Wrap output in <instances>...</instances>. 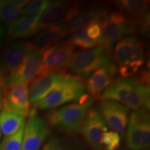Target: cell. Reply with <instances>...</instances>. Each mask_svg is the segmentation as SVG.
Instances as JSON below:
<instances>
[{
	"label": "cell",
	"instance_id": "484cf974",
	"mask_svg": "<svg viewBox=\"0 0 150 150\" xmlns=\"http://www.w3.org/2000/svg\"><path fill=\"white\" fill-rule=\"evenodd\" d=\"M50 2L51 1L48 0H36L29 1V3L22 9L21 15L27 17L41 16L48 8Z\"/></svg>",
	"mask_w": 150,
	"mask_h": 150
},
{
	"label": "cell",
	"instance_id": "ba28073f",
	"mask_svg": "<svg viewBox=\"0 0 150 150\" xmlns=\"http://www.w3.org/2000/svg\"><path fill=\"white\" fill-rule=\"evenodd\" d=\"M108 13V8L97 4L72 3L63 19L70 33L99 20Z\"/></svg>",
	"mask_w": 150,
	"mask_h": 150
},
{
	"label": "cell",
	"instance_id": "3957f363",
	"mask_svg": "<svg viewBox=\"0 0 150 150\" xmlns=\"http://www.w3.org/2000/svg\"><path fill=\"white\" fill-rule=\"evenodd\" d=\"M102 29L101 46L112 52L114 44L127 35L138 33L136 20L127 18L118 11L108 13L99 20Z\"/></svg>",
	"mask_w": 150,
	"mask_h": 150
},
{
	"label": "cell",
	"instance_id": "7a4b0ae2",
	"mask_svg": "<svg viewBox=\"0 0 150 150\" xmlns=\"http://www.w3.org/2000/svg\"><path fill=\"white\" fill-rule=\"evenodd\" d=\"M93 102L94 99L91 97L85 102L53 108L47 113L46 122L48 126L68 134L79 132L86 113Z\"/></svg>",
	"mask_w": 150,
	"mask_h": 150
},
{
	"label": "cell",
	"instance_id": "603a6c76",
	"mask_svg": "<svg viewBox=\"0 0 150 150\" xmlns=\"http://www.w3.org/2000/svg\"><path fill=\"white\" fill-rule=\"evenodd\" d=\"M21 16V10L11 2L10 0H0V20L10 26Z\"/></svg>",
	"mask_w": 150,
	"mask_h": 150
},
{
	"label": "cell",
	"instance_id": "52a82bcc",
	"mask_svg": "<svg viewBox=\"0 0 150 150\" xmlns=\"http://www.w3.org/2000/svg\"><path fill=\"white\" fill-rule=\"evenodd\" d=\"M75 47L68 40H62L42 54V65L38 76L65 73L75 53Z\"/></svg>",
	"mask_w": 150,
	"mask_h": 150
},
{
	"label": "cell",
	"instance_id": "9a60e30c",
	"mask_svg": "<svg viewBox=\"0 0 150 150\" xmlns=\"http://www.w3.org/2000/svg\"><path fill=\"white\" fill-rule=\"evenodd\" d=\"M117 73V65L111 61L105 66L95 71L86 81V91L94 100L99 99L101 95L115 81Z\"/></svg>",
	"mask_w": 150,
	"mask_h": 150
},
{
	"label": "cell",
	"instance_id": "e0dca14e",
	"mask_svg": "<svg viewBox=\"0 0 150 150\" xmlns=\"http://www.w3.org/2000/svg\"><path fill=\"white\" fill-rule=\"evenodd\" d=\"M70 34V31L62 21L37 33L36 36L29 42L31 47L42 54L48 48L61 42Z\"/></svg>",
	"mask_w": 150,
	"mask_h": 150
},
{
	"label": "cell",
	"instance_id": "8d00e7d4",
	"mask_svg": "<svg viewBox=\"0 0 150 150\" xmlns=\"http://www.w3.org/2000/svg\"><path fill=\"white\" fill-rule=\"evenodd\" d=\"M144 150H149V149H144Z\"/></svg>",
	"mask_w": 150,
	"mask_h": 150
},
{
	"label": "cell",
	"instance_id": "9c48e42d",
	"mask_svg": "<svg viewBox=\"0 0 150 150\" xmlns=\"http://www.w3.org/2000/svg\"><path fill=\"white\" fill-rule=\"evenodd\" d=\"M111 57L112 61L119 66L135 62L145 61V44L136 37H125L115 44L111 52Z\"/></svg>",
	"mask_w": 150,
	"mask_h": 150
},
{
	"label": "cell",
	"instance_id": "836d02e7",
	"mask_svg": "<svg viewBox=\"0 0 150 150\" xmlns=\"http://www.w3.org/2000/svg\"><path fill=\"white\" fill-rule=\"evenodd\" d=\"M11 2L17 8H20L22 11V9L26 5L29 3L30 1H27V0H10Z\"/></svg>",
	"mask_w": 150,
	"mask_h": 150
},
{
	"label": "cell",
	"instance_id": "e575fe53",
	"mask_svg": "<svg viewBox=\"0 0 150 150\" xmlns=\"http://www.w3.org/2000/svg\"><path fill=\"white\" fill-rule=\"evenodd\" d=\"M4 35H5L4 26V24L1 22V20H0V50H1V46H2L4 38Z\"/></svg>",
	"mask_w": 150,
	"mask_h": 150
},
{
	"label": "cell",
	"instance_id": "d6a6232c",
	"mask_svg": "<svg viewBox=\"0 0 150 150\" xmlns=\"http://www.w3.org/2000/svg\"><path fill=\"white\" fill-rule=\"evenodd\" d=\"M8 91V87L4 85H0V112L1 111L3 108V102L4 97Z\"/></svg>",
	"mask_w": 150,
	"mask_h": 150
},
{
	"label": "cell",
	"instance_id": "5b68a950",
	"mask_svg": "<svg viewBox=\"0 0 150 150\" xmlns=\"http://www.w3.org/2000/svg\"><path fill=\"white\" fill-rule=\"evenodd\" d=\"M111 52L102 46L75 52L69 69L74 75L86 79L95 71L112 61Z\"/></svg>",
	"mask_w": 150,
	"mask_h": 150
},
{
	"label": "cell",
	"instance_id": "44dd1931",
	"mask_svg": "<svg viewBox=\"0 0 150 150\" xmlns=\"http://www.w3.org/2000/svg\"><path fill=\"white\" fill-rule=\"evenodd\" d=\"M117 11L127 18L138 20L149 11V1L146 0H120L115 1Z\"/></svg>",
	"mask_w": 150,
	"mask_h": 150
},
{
	"label": "cell",
	"instance_id": "7c38bea8",
	"mask_svg": "<svg viewBox=\"0 0 150 150\" xmlns=\"http://www.w3.org/2000/svg\"><path fill=\"white\" fill-rule=\"evenodd\" d=\"M41 65L42 54L31 47L30 45L29 50H28L27 56L22 65L9 79L8 88L19 84H29L38 76L41 70Z\"/></svg>",
	"mask_w": 150,
	"mask_h": 150
},
{
	"label": "cell",
	"instance_id": "cb8c5ba5",
	"mask_svg": "<svg viewBox=\"0 0 150 150\" xmlns=\"http://www.w3.org/2000/svg\"><path fill=\"white\" fill-rule=\"evenodd\" d=\"M69 41L75 47H78L86 50L101 46L100 41L93 40L88 36L85 27L74 32L73 35L69 39Z\"/></svg>",
	"mask_w": 150,
	"mask_h": 150
},
{
	"label": "cell",
	"instance_id": "2e32d148",
	"mask_svg": "<svg viewBox=\"0 0 150 150\" xmlns=\"http://www.w3.org/2000/svg\"><path fill=\"white\" fill-rule=\"evenodd\" d=\"M31 103L27 83L19 84L8 89L3 102V110L27 117Z\"/></svg>",
	"mask_w": 150,
	"mask_h": 150
},
{
	"label": "cell",
	"instance_id": "d4e9b609",
	"mask_svg": "<svg viewBox=\"0 0 150 150\" xmlns=\"http://www.w3.org/2000/svg\"><path fill=\"white\" fill-rule=\"evenodd\" d=\"M42 150H81L77 142L62 137H53L43 145Z\"/></svg>",
	"mask_w": 150,
	"mask_h": 150
},
{
	"label": "cell",
	"instance_id": "83f0119b",
	"mask_svg": "<svg viewBox=\"0 0 150 150\" xmlns=\"http://www.w3.org/2000/svg\"><path fill=\"white\" fill-rule=\"evenodd\" d=\"M120 136L113 131H107L101 139V146L106 150H117L120 145Z\"/></svg>",
	"mask_w": 150,
	"mask_h": 150
},
{
	"label": "cell",
	"instance_id": "d590c367",
	"mask_svg": "<svg viewBox=\"0 0 150 150\" xmlns=\"http://www.w3.org/2000/svg\"><path fill=\"white\" fill-rule=\"evenodd\" d=\"M1 136H2V134H1V129H0V142H1Z\"/></svg>",
	"mask_w": 150,
	"mask_h": 150
},
{
	"label": "cell",
	"instance_id": "4316f807",
	"mask_svg": "<svg viewBox=\"0 0 150 150\" xmlns=\"http://www.w3.org/2000/svg\"><path fill=\"white\" fill-rule=\"evenodd\" d=\"M24 128L9 136H5L0 142V150H22Z\"/></svg>",
	"mask_w": 150,
	"mask_h": 150
},
{
	"label": "cell",
	"instance_id": "4fadbf2b",
	"mask_svg": "<svg viewBox=\"0 0 150 150\" xmlns=\"http://www.w3.org/2000/svg\"><path fill=\"white\" fill-rule=\"evenodd\" d=\"M50 133V127L42 117L28 119L23 130L22 150H39Z\"/></svg>",
	"mask_w": 150,
	"mask_h": 150
},
{
	"label": "cell",
	"instance_id": "f1b7e54d",
	"mask_svg": "<svg viewBox=\"0 0 150 150\" xmlns=\"http://www.w3.org/2000/svg\"><path fill=\"white\" fill-rule=\"evenodd\" d=\"M145 61H138L129 64L120 65L117 67V72L122 77L129 78L136 74L141 67L143 66Z\"/></svg>",
	"mask_w": 150,
	"mask_h": 150
},
{
	"label": "cell",
	"instance_id": "8fae6325",
	"mask_svg": "<svg viewBox=\"0 0 150 150\" xmlns=\"http://www.w3.org/2000/svg\"><path fill=\"white\" fill-rule=\"evenodd\" d=\"M108 127L98 108L91 107L86 113L79 132L90 147L95 150L102 148L101 139Z\"/></svg>",
	"mask_w": 150,
	"mask_h": 150
},
{
	"label": "cell",
	"instance_id": "8992f818",
	"mask_svg": "<svg viewBox=\"0 0 150 150\" xmlns=\"http://www.w3.org/2000/svg\"><path fill=\"white\" fill-rule=\"evenodd\" d=\"M126 145L130 150H144L150 145V117L145 108L129 115L125 131Z\"/></svg>",
	"mask_w": 150,
	"mask_h": 150
},
{
	"label": "cell",
	"instance_id": "4dcf8cb0",
	"mask_svg": "<svg viewBox=\"0 0 150 150\" xmlns=\"http://www.w3.org/2000/svg\"><path fill=\"white\" fill-rule=\"evenodd\" d=\"M86 33L90 38L93 40H99L102 45V29L99 21H94L85 27Z\"/></svg>",
	"mask_w": 150,
	"mask_h": 150
},
{
	"label": "cell",
	"instance_id": "ffe728a7",
	"mask_svg": "<svg viewBox=\"0 0 150 150\" xmlns=\"http://www.w3.org/2000/svg\"><path fill=\"white\" fill-rule=\"evenodd\" d=\"M71 4L67 1H51L48 8L40 17L38 33L62 22Z\"/></svg>",
	"mask_w": 150,
	"mask_h": 150
},
{
	"label": "cell",
	"instance_id": "d6986e66",
	"mask_svg": "<svg viewBox=\"0 0 150 150\" xmlns=\"http://www.w3.org/2000/svg\"><path fill=\"white\" fill-rule=\"evenodd\" d=\"M41 16H22L8 26V38L11 40L22 39L36 34Z\"/></svg>",
	"mask_w": 150,
	"mask_h": 150
},
{
	"label": "cell",
	"instance_id": "7402d4cb",
	"mask_svg": "<svg viewBox=\"0 0 150 150\" xmlns=\"http://www.w3.org/2000/svg\"><path fill=\"white\" fill-rule=\"evenodd\" d=\"M25 126V117L13 112L1 110L0 112V129L1 134L9 136L18 132Z\"/></svg>",
	"mask_w": 150,
	"mask_h": 150
},
{
	"label": "cell",
	"instance_id": "5bb4252c",
	"mask_svg": "<svg viewBox=\"0 0 150 150\" xmlns=\"http://www.w3.org/2000/svg\"><path fill=\"white\" fill-rule=\"evenodd\" d=\"M70 75L67 72L58 73L38 76L34 79L29 86V97L31 105H36L48 93L65 82Z\"/></svg>",
	"mask_w": 150,
	"mask_h": 150
},
{
	"label": "cell",
	"instance_id": "f546056e",
	"mask_svg": "<svg viewBox=\"0 0 150 150\" xmlns=\"http://www.w3.org/2000/svg\"><path fill=\"white\" fill-rule=\"evenodd\" d=\"M136 22L138 24V33L149 38L150 35V16L149 11L136 20Z\"/></svg>",
	"mask_w": 150,
	"mask_h": 150
},
{
	"label": "cell",
	"instance_id": "6da1fadb",
	"mask_svg": "<svg viewBox=\"0 0 150 150\" xmlns=\"http://www.w3.org/2000/svg\"><path fill=\"white\" fill-rule=\"evenodd\" d=\"M149 89L135 77H120L114 81L101 95L99 99H109L134 111L141 108L149 110Z\"/></svg>",
	"mask_w": 150,
	"mask_h": 150
},
{
	"label": "cell",
	"instance_id": "277c9868",
	"mask_svg": "<svg viewBox=\"0 0 150 150\" xmlns=\"http://www.w3.org/2000/svg\"><path fill=\"white\" fill-rule=\"evenodd\" d=\"M86 81L70 74L67 79L48 93L36 104L41 110L52 109L58 106L81 100L86 95Z\"/></svg>",
	"mask_w": 150,
	"mask_h": 150
},
{
	"label": "cell",
	"instance_id": "ac0fdd59",
	"mask_svg": "<svg viewBox=\"0 0 150 150\" xmlns=\"http://www.w3.org/2000/svg\"><path fill=\"white\" fill-rule=\"evenodd\" d=\"M29 48V42L22 40L11 42L6 47L1 59L9 79L22 65Z\"/></svg>",
	"mask_w": 150,
	"mask_h": 150
},
{
	"label": "cell",
	"instance_id": "1f68e13d",
	"mask_svg": "<svg viewBox=\"0 0 150 150\" xmlns=\"http://www.w3.org/2000/svg\"><path fill=\"white\" fill-rule=\"evenodd\" d=\"M8 81L9 76L5 70L2 61H1V57H0V85H4L8 87Z\"/></svg>",
	"mask_w": 150,
	"mask_h": 150
},
{
	"label": "cell",
	"instance_id": "30bf717a",
	"mask_svg": "<svg viewBox=\"0 0 150 150\" xmlns=\"http://www.w3.org/2000/svg\"><path fill=\"white\" fill-rule=\"evenodd\" d=\"M98 110L106 125L124 137L128 122L129 108L115 101L101 99Z\"/></svg>",
	"mask_w": 150,
	"mask_h": 150
}]
</instances>
